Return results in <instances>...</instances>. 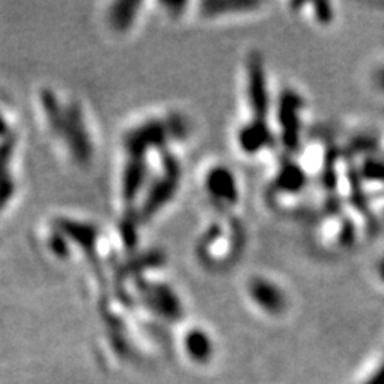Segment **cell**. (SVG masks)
I'll list each match as a JSON object with an SVG mask.
<instances>
[{
    "mask_svg": "<svg viewBox=\"0 0 384 384\" xmlns=\"http://www.w3.org/2000/svg\"><path fill=\"white\" fill-rule=\"evenodd\" d=\"M305 99L295 90L287 88L279 96L277 120L280 125V141L288 153H295L301 143V111Z\"/></svg>",
    "mask_w": 384,
    "mask_h": 384,
    "instance_id": "1",
    "label": "cell"
},
{
    "mask_svg": "<svg viewBox=\"0 0 384 384\" xmlns=\"http://www.w3.org/2000/svg\"><path fill=\"white\" fill-rule=\"evenodd\" d=\"M247 96L255 119L266 120L269 113V93H267L265 61L260 53H251L247 63Z\"/></svg>",
    "mask_w": 384,
    "mask_h": 384,
    "instance_id": "2",
    "label": "cell"
},
{
    "mask_svg": "<svg viewBox=\"0 0 384 384\" xmlns=\"http://www.w3.org/2000/svg\"><path fill=\"white\" fill-rule=\"evenodd\" d=\"M251 301L269 316H280L287 309V296L284 290L265 277H253L249 284Z\"/></svg>",
    "mask_w": 384,
    "mask_h": 384,
    "instance_id": "3",
    "label": "cell"
},
{
    "mask_svg": "<svg viewBox=\"0 0 384 384\" xmlns=\"http://www.w3.org/2000/svg\"><path fill=\"white\" fill-rule=\"evenodd\" d=\"M237 140H239L240 149L244 151L245 154L255 155L261 153L262 149L272 146L274 136H272V131L267 127L266 120L253 119L251 122L245 124L244 127L240 128Z\"/></svg>",
    "mask_w": 384,
    "mask_h": 384,
    "instance_id": "4",
    "label": "cell"
},
{
    "mask_svg": "<svg viewBox=\"0 0 384 384\" xmlns=\"http://www.w3.org/2000/svg\"><path fill=\"white\" fill-rule=\"evenodd\" d=\"M207 186H209L210 194L223 204L234 205L239 200V186H237L236 176L224 166H218L210 171Z\"/></svg>",
    "mask_w": 384,
    "mask_h": 384,
    "instance_id": "5",
    "label": "cell"
},
{
    "mask_svg": "<svg viewBox=\"0 0 384 384\" xmlns=\"http://www.w3.org/2000/svg\"><path fill=\"white\" fill-rule=\"evenodd\" d=\"M274 184L280 194H298L306 188L307 175L296 162H285L277 171Z\"/></svg>",
    "mask_w": 384,
    "mask_h": 384,
    "instance_id": "6",
    "label": "cell"
},
{
    "mask_svg": "<svg viewBox=\"0 0 384 384\" xmlns=\"http://www.w3.org/2000/svg\"><path fill=\"white\" fill-rule=\"evenodd\" d=\"M361 171H357L356 169H349L347 171V186H349V200L354 209H356L358 213H362L363 220H365L367 226L370 229H376L378 221L375 218V215L372 213L370 205H368V199L365 191H363L362 181H361Z\"/></svg>",
    "mask_w": 384,
    "mask_h": 384,
    "instance_id": "7",
    "label": "cell"
},
{
    "mask_svg": "<svg viewBox=\"0 0 384 384\" xmlns=\"http://www.w3.org/2000/svg\"><path fill=\"white\" fill-rule=\"evenodd\" d=\"M336 159H338L336 149L328 151L325 155V160H323V170H322V184L332 197H335L336 186H338Z\"/></svg>",
    "mask_w": 384,
    "mask_h": 384,
    "instance_id": "8",
    "label": "cell"
},
{
    "mask_svg": "<svg viewBox=\"0 0 384 384\" xmlns=\"http://www.w3.org/2000/svg\"><path fill=\"white\" fill-rule=\"evenodd\" d=\"M361 176L367 181L384 184V160L368 157L361 166Z\"/></svg>",
    "mask_w": 384,
    "mask_h": 384,
    "instance_id": "9",
    "label": "cell"
},
{
    "mask_svg": "<svg viewBox=\"0 0 384 384\" xmlns=\"http://www.w3.org/2000/svg\"><path fill=\"white\" fill-rule=\"evenodd\" d=\"M189 347L191 351L195 354L197 357H209L211 352V345L204 333L200 332H194V335H191L189 338Z\"/></svg>",
    "mask_w": 384,
    "mask_h": 384,
    "instance_id": "10",
    "label": "cell"
},
{
    "mask_svg": "<svg viewBox=\"0 0 384 384\" xmlns=\"http://www.w3.org/2000/svg\"><path fill=\"white\" fill-rule=\"evenodd\" d=\"M312 8H314V17L319 23L328 24L333 19V7L328 2L314 3Z\"/></svg>",
    "mask_w": 384,
    "mask_h": 384,
    "instance_id": "11",
    "label": "cell"
},
{
    "mask_svg": "<svg viewBox=\"0 0 384 384\" xmlns=\"http://www.w3.org/2000/svg\"><path fill=\"white\" fill-rule=\"evenodd\" d=\"M340 240L343 245H351L356 240V226L351 220H345L340 227Z\"/></svg>",
    "mask_w": 384,
    "mask_h": 384,
    "instance_id": "12",
    "label": "cell"
},
{
    "mask_svg": "<svg viewBox=\"0 0 384 384\" xmlns=\"http://www.w3.org/2000/svg\"><path fill=\"white\" fill-rule=\"evenodd\" d=\"M362 384H384V361L375 368L372 375H368Z\"/></svg>",
    "mask_w": 384,
    "mask_h": 384,
    "instance_id": "13",
    "label": "cell"
},
{
    "mask_svg": "<svg viewBox=\"0 0 384 384\" xmlns=\"http://www.w3.org/2000/svg\"><path fill=\"white\" fill-rule=\"evenodd\" d=\"M375 82L378 87H380L383 92H384V68H381L380 70H378L376 75H375Z\"/></svg>",
    "mask_w": 384,
    "mask_h": 384,
    "instance_id": "14",
    "label": "cell"
},
{
    "mask_svg": "<svg viewBox=\"0 0 384 384\" xmlns=\"http://www.w3.org/2000/svg\"><path fill=\"white\" fill-rule=\"evenodd\" d=\"M376 271H378V276H380V279L384 282V258H381L380 262H378Z\"/></svg>",
    "mask_w": 384,
    "mask_h": 384,
    "instance_id": "15",
    "label": "cell"
}]
</instances>
